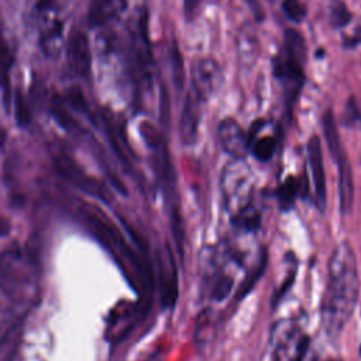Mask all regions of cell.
Segmentation results:
<instances>
[{
    "label": "cell",
    "instance_id": "obj_1",
    "mask_svg": "<svg viewBox=\"0 0 361 361\" xmlns=\"http://www.w3.org/2000/svg\"><path fill=\"white\" fill-rule=\"evenodd\" d=\"M360 296L357 257L350 243H338L329 259L327 283L320 305V320L329 337H337L353 317Z\"/></svg>",
    "mask_w": 361,
    "mask_h": 361
},
{
    "label": "cell",
    "instance_id": "obj_2",
    "mask_svg": "<svg viewBox=\"0 0 361 361\" xmlns=\"http://www.w3.org/2000/svg\"><path fill=\"white\" fill-rule=\"evenodd\" d=\"M306 61L307 45L303 34L296 28H286L282 47L271 59V69L272 76L282 87L283 107L288 120H292L293 109L306 82Z\"/></svg>",
    "mask_w": 361,
    "mask_h": 361
},
{
    "label": "cell",
    "instance_id": "obj_3",
    "mask_svg": "<svg viewBox=\"0 0 361 361\" xmlns=\"http://www.w3.org/2000/svg\"><path fill=\"white\" fill-rule=\"evenodd\" d=\"M322 127L326 144L338 169V193H340V212L343 216L348 214L354 203V182L348 155L341 144L334 111L329 107L322 117Z\"/></svg>",
    "mask_w": 361,
    "mask_h": 361
},
{
    "label": "cell",
    "instance_id": "obj_4",
    "mask_svg": "<svg viewBox=\"0 0 361 361\" xmlns=\"http://www.w3.org/2000/svg\"><path fill=\"white\" fill-rule=\"evenodd\" d=\"M220 189L224 206L230 216L247 206L252 200L251 169L244 164V159H233L221 173Z\"/></svg>",
    "mask_w": 361,
    "mask_h": 361
},
{
    "label": "cell",
    "instance_id": "obj_5",
    "mask_svg": "<svg viewBox=\"0 0 361 361\" xmlns=\"http://www.w3.org/2000/svg\"><path fill=\"white\" fill-rule=\"evenodd\" d=\"M190 76V90L204 103L219 92L224 79L220 63L210 56L197 58L192 63Z\"/></svg>",
    "mask_w": 361,
    "mask_h": 361
},
{
    "label": "cell",
    "instance_id": "obj_6",
    "mask_svg": "<svg viewBox=\"0 0 361 361\" xmlns=\"http://www.w3.org/2000/svg\"><path fill=\"white\" fill-rule=\"evenodd\" d=\"M307 162L312 176L313 185V203L319 213L326 212L327 206V188H326V172L323 164V152H322V141L317 135H312L306 144Z\"/></svg>",
    "mask_w": 361,
    "mask_h": 361
},
{
    "label": "cell",
    "instance_id": "obj_7",
    "mask_svg": "<svg viewBox=\"0 0 361 361\" xmlns=\"http://www.w3.org/2000/svg\"><path fill=\"white\" fill-rule=\"evenodd\" d=\"M51 157L55 164V168L62 173V176H65L76 188L94 196H102V197L104 196V190L102 185L96 179L87 176L85 171L76 164V161L69 154H66L65 149L59 147H54L51 149Z\"/></svg>",
    "mask_w": 361,
    "mask_h": 361
},
{
    "label": "cell",
    "instance_id": "obj_8",
    "mask_svg": "<svg viewBox=\"0 0 361 361\" xmlns=\"http://www.w3.org/2000/svg\"><path fill=\"white\" fill-rule=\"evenodd\" d=\"M158 278H159V298L164 309H172L178 300V268L168 244L158 252Z\"/></svg>",
    "mask_w": 361,
    "mask_h": 361
},
{
    "label": "cell",
    "instance_id": "obj_9",
    "mask_svg": "<svg viewBox=\"0 0 361 361\" xmlns=\"http://www.w3.org/2000/svg\"><path fill=\"white\" fill-rule=\"evenodd\" d=\"M216 133L223 151L233 159H244L250 154L248 134L235 118L226 117L220 120Z\"/></svg>",
    "mask_w": 361,
    "mask_h": 361
},
{
    "label": "cell",
    "instance_id": "obj_10",
    "mask_svg": "<svg viewBox=\"0 0 361 361\" xmlns=\"http://www.w3.org/2000/svg\"><path fill=\"white\" fill-rule=\"evenodd\" d=\"M66 65L75 76L87 78L92 71V51L87 35L73 30L66 41Z\"/></svg>",
    "mask_w": 361,
    "mask_h": 361
},
{
    "label": "cell",
    "instance_id": "obj_11",
    "mask_svg": "<svg viewBox=\"0 0 361 361\" xmlns=\"http://www.w3.org/2000/svg\"><path fill=\"white\" fill-rule=\"evenodd\" d=\"M202 102L190 89L186 93L180 120H179V138L180 142L186 147L195 144L199 130V123L202 117Z\"/></svg>",
    "mask_w": 361,
    "mask_h": 361
},
{
    "label": "cell",
    "instance_id": "obj_12",
    "mask_svg": "<svg viewBox=\"0 0 361 361\" xmlns=\"http://www.w3.org/2000/svg\"><path fill=\"white\" fill-rule=\"evenodd\" d=\"M131 4V0H90L87 11V24L92 28L102 27L123 16Z\"/></svg>",
    "mask_w": 361,
    "mask_h": 361
},
{
    "label": "cell",
    "instance_id": "obj_13",
    "mask_svg": "<svg viewBox=\"0 0 361 361\" xmlns=\"http://www.w3.org/2000/svg\"><path fill=\"white\" fill-rule=\"evenodd\" d=\"M65 0H28L25 10V21L41 30L59 17Z\"/></svg>",
    "mask_w": 361,
    "mask_h": 361
},
{
    "label": "cell",
    "instance_id": "obj_14",
    "mask_svg": "<svg viewBox=\"0 0 361 361\" xmlns=\"http://www.w3.org/2000/svg\"><path fill=\"white\" fill-rule=\"evenodd\" d=\"M65 42V24L61 17L55 18L49 24H47L44 28L39 30L38 35V45L45 58L56 59L62 49Z\"/></svg>",
    "mask_w": 361,
    "mask_h": 361
},
{
    "label": "cell",
    "instance_id": "obj_15",
    "mask_svg": "<svg viewBox=\"0 0 361 361\" xmlns=\"http://www.w3.org/2000/svg\"><path fill=\"white\" fill-rule=\"evenodd\" d=\"M310 338L306 334L295 337L293 333L281 337L274 347L272 361H303L309 350Z\"/></svg>",
    "mask_w": 361,
    "mask_h": 361
},
{
    "label": "cell",
    "instance_id": "obj_16",
    "mask_svg": "<svg viewBox=\"0 0 361 361\" xmlns=\"http://www.w3.org/2000/svg\"><path fill=\"white\" fill-rule=\"evenodd\" d=\"M276 202L281 212L286 213L293 209L295 202L299 196H307V188L303 186V182L296 176L290 175L282 180V183L275 190Z\"/></svg>",
    "mask_w": 361,
    "mask_h": 361
},
{
    "label": "cell",
    "instance_id": "obj_17",
    "mask_svg": "<svg viewBox=\"0 0 361 361\" xmlns=\"http://www.w3.org/2000/svg\"><path fill=\"white\" fill-rule=\"evenodd\" d=\"M230 219L233 227L243 233H255L261 227V212L254 202L231 214Z\"/></svg>",
    "mask_w": 361,
    "mask_h": 361
},
{
    "label": "cell",
    "instance_id": "obj_18",
    "mask_svg": "<svg viewBox=\"0 0 361 361\" xmlns=\"http://www.w3.org/2000/svg\"><path fill=\"white\" fill-rule=\"evenodd\" d=\"M261 133V131H259ZM259 133L250 138V154L258 162H268L272 159L274 154L278 148V137L276 135H259Z\"/></svg>",
    "mask_w": 361,
    "mask_h": 361
},
{
    "label": "cell",
    "instance_id": "obj_19",
    "mask_svg": "<svg viewBox=\"0 0 361 361\" xmlns=\"http://www.w3.org/2000/svg\"><path fill=\"white\" fill-rule=\"evenodd\" d=\"M267 264H268V254H267V250L262 248L261 255L258 257V261L251 268L250 274H247L244 281L240 283V288H238V290L235 293V300H238V302L243 300L252 290V288L257 285V282L264 275V272L267 269Z\"/></svg>",
    "mask_w": 361,
    "mask_h": 361
},
{
    "label": "cell",
    "instance_id": "obj_20",
    "mask_svg": "<svg viewBox=\"0 0 361 361\" xmlns=\"http://www.w3.org/2000/svg\"><path fill=\"white\" fill-rule=\"evenodd\" d=\"M14 63V55L11 49L8 48L7 42L3 44L1 51V65H3V79H1V94H3V106L8 111L13 104V93H11V85H10V69Z\"/></svg>",
    "mask_w": 361,
    "mask_h": 361
},
{
    "label": "cell",
    "instance_id": "obj_21",
    "mask_svg": "<svg viewBox=\"0 0 361 361\" xmlns=\"http://www.w3.org/2000/svg\"><path fill=\"white\" fill-rule=\"evenodd\" d=\"M234 288V278L223 271L214 272L209 285V296L214 302H223Z\"/></svg>",
    "mask_w": 361,
    "mask_h": 361
},
{
    "label": "cell",
    "instance_id": "obj_22",
    "mask_svg": "<svg viewBox=\"0 0 361 361\" xmlns=\"http://www.w3.org/2000/svg\"><path fill=\"white\" fill-rule=\"evenodd\" d=\"M13 114L20 128L30 127L32 121V110H31V104L28 103L25 94L20 87H17L13 92Z\"/></svg>",
    "mask_w": 361,
    "mask_h": 361
},
{
    "label": "cell",
    "instance_id": "obj_23",
    "mask_svg": "<svg viewBox=\"0 0 361 361\" xmlns=\"http://www.w3.org/2000/svg\"><path fill=\"white\" fill-rule=\"evenodd\" d=\"M49 113L52 114V117L55 118V121L65 128L66 131H73L78 128V123L73 120V117L71 116V113L68 111V106L65 104L62 96L55 94L51 99L49 103Z\"/></svg>",
    "mask_w": 361,
    "mask_h": 361
},
{
    "label": "cell",
    "instance_id": "obj_24",
    "mask_svg": "<svg viewBox=\"0 0 361 361\" xmlns=\"http://www.w3.org/2000/svg\"><path fill=\"white\" fill-rule=\"evenodd\" d=\"M238 55L240 59L245 63L250 65L255 61V55L258 52V39L255 37V34L248 28L247 31H241L238 34Z\"/></svg>",
    "mask_w": 361,
    "mask_h": 361
},
{
    "label": "cell",
    "instance_id": "obj_25",
    "mask_svg": "<svg viewBox=\"0 0 361 361\" xmlns=\"http://www.w3.org/2000/svg\"><path fill=\"white\" fill-rule=\"evenodd\" d=\"M169 65H171V76L173 86L178 92L182 90L185 83V66H183V56L178 48L176 41H173L169 47Z\"/></svg>",
    "mask_w": 361,
    "mask_h": 361
},
{
    "label": "cell",
    "instance_id": "obj_26",
    "mask_svg": "<svg viewBox=\"0 0 361 361\" xmlns=\"http://www.w3.org/2000/svg\"><path fill=\"white\" fill-rule=\"evenodd\" d=\"M62 99H63L65 104L69 109H72L73 111L92 117L90 109H89V103H87L86 96H85V93H83V90L80 89L79 85H72V86L66 87Z\"/></svg>",
    "mask_w": 361,
    "mask_h": 361
},
{
    "label": "cell",
    "instance_id": "obj_27",
    "mask_svg": "<svg viewBox=\"0 0 361 361\" xmlns=\"http://www.w3.org/2000/svg\"><path fill=\"white\" fill-rule=\"evenodd\" d=\"M353 20V13L343 0H331L329 6V21L334 30H343Z\"/></svg>",
    "mask_w": 361,
    "mask_h": 361
},
{
    "label": "cell",
    "instance_id": "obj_28",
    "mask_svg": "<svg viewBox=\"0 0 361 361\" xmlns=\"http://www.w3.org/2000/svg\"><path fill=\"white\" fill-rule=\"evenodd\" d=\"M281 8L286 18L295 24H300L307 16V10L300 0H282Z\"/></svg>",
    "mask_w": 361,
    "mask_h": 361
},
{
    "label": "cell",
    "instance_id": "obj_29",
    "mask_svg": "<svg viewBox=\"0 0 361 361\" xmlns=\"http://www.w3.org/2000/svg\"><path fill=\"white\" fill-rule=\"evenodd\" d=\"M295 276H296V262H293V265H292L290 271L288 272L285 281L278 286V289L274 292V295H272V298H271V305H272L274 309L281 303V300H282V299L285 298V295L289 292L290 286H292L293 282H295Z\"/></svg>",
    "mask_w": 361,
    "mask_h": 361
},
{
    "label": "cell",
    "instance_id": "obj_30",
    "mask_svg": "<svg viewBox=\"0 0 361 361\" xmlns=\"http://www.w3.org/2000/svg\"><path fill=\"white\" fill-rule=\"evenodd\" d=\"M360 118V109L357 99L354 96H350L344 106V114H343V126L351 127L357 120Z\"/></svg>",
    "mask_w": 361,
    "mask_h": 361
},
{
    "label": "cell",
    "instance_id": "obj_31",
    "mask_svg": "<svg viewBox=\"0 0 361 361\" xmlns=\"http://www.w3.org/2000/svg\"><path fill=\"white\" fill-rule=\"evenodd\" d=\"M159 120L162 127H166L169 123V96L166 93V87L161 86L159 94Z\"/></svg>",
    "mask_w": 361,
    "mask_h": 361
},
{
    "label": "cell",
    "instance_id": "obj_32",
    "mask_svg": "<svg viewBox=\"0 0 361 361\" xmlns=\"http://www.w3.org/2000/svg\"><path fill=\"white\" fill-rule=\"evenodd\" d=\"M343 48L345 49H354L361 44V27H357L355 31L351 35L343 37Z\"/></svg>",
    "mask_w": 361,
    "mask_h": 361
},
{
    "label": "cell",
    "instance_id": "obj_33",
    "mask_svg": "<svg viewBox=\"0 0 361 361\" xmlns=\"http://www.w3.org/2000/svg\"><path fill=\"white\" fill-rule=\"evenodd\" d=\"M244 1H245V4L250 7V10L252 11L255 20H257L258 23H261V21L265 18V11H264L261 3H259L258 0H244Z\"/></svg>",
    "mask_w": 361,
    "mask_h": 361
},
{
    "label": "cell",
    "instance_id": "obj_34",
    "mask_svg": "<svg viewBox=\"0 0 361 361\" xmlns=\"http://www.w3.org/2000/svg\"><path fill=\"white\" fill-rule=\"evenodd\" d=\"M200 0H183V11L188 18H192L199 7Z\"/></svg>",
    "mask_w": 361,
    "mask_h": 361
},
{
    "label": "cell",
    "instance_id": "obj_35",
    "mask_svg": "<svg viewBox=\"0 0 361 361\" xmlns=\"http://www.w3.org/2000/svg\"><path fill=\"white\" fill-rule=\"evenodd\" d=\"M323 55H324V51H323V49H317V51H316V58H317V59L323 58Z\"/></svg>",
    "mask_w": 361,
    "mask_h": 361
},
{
    "label": "cell",
    "instance_id": "obj_36",
    "mask_svg": "<svg viewBox=\"0 0 361 361\" xmlns=\"http://www.w3.org/2000/svg\"><path fill=\"white\" fill-rule=\"evenodd\" d=\"M326 361H341L340 358H330V360H326Z\"/></svg>",
    "mask_w": 361,
    "mask_h": 361
},
{
    "label": "cell",
    "instance_id": "obj_37",
    "mask_svg": "<svg viewBox=\"0 0 361 361\" xmlns=\"http://www.w3.org/2000/svg\"><path fill=\"white\" fill-rule=\"evenodd\" d=\"M360 355H361V344H360Z\"/></svg>",
    "mask_w": 361,
    "mask_h": 361
}]
</instances>
